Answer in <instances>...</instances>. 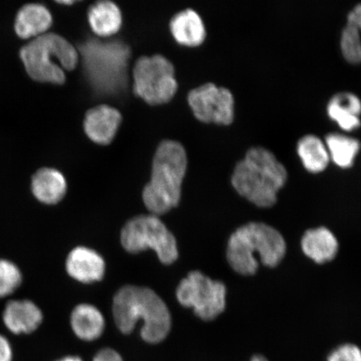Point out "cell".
Wrapping results in <instances>:
<instances>
[{"instance_id": "1", "label": "cell", "mask_w": 361, "mask_h": 361, "mask_svg": "<svg viewBox=\"0 0 361 361\" xmlns=\"http://www.w3.org/2000/svg\"><path fill=\"white\" fill-rule=\"evenodd\" d=\"M112 311L116 326L124 335L132 333L142 320L141 336L148 344H159L171 331L168 306L151 288L133 286L120 288L113 300Z\"/></svg>"}, {"instance_id": "2", "label": "cell", "mask_w": 361, "mask_h": 361, "mask_svg": "<svg viewBox=\"0 0 361 361\" xmlns=\"http://www.w3.org/2000/svg\"><path fill=\"white\" fill-rule=\"evenodd\" d=\"M286 243L278 230L263 223L242 226L229 238L228 264L239 274H256L259 263L274 268L286 254Z\"/></svg>"}, {"instance_id": "3", "label": "cell", "mask_w": 361, "mask_h": 361, "mask_svg": "<svg viewBox=\"0 0 361 361\" xmlns=\"http://www.w3.org/2000/svg\"><path fill=\"white\" fill-rule=\"evenodd\" d=\"M288 173L272 152L263 147L251 148L238 162L232 176L235 190L259 207H270L286 183Z\"/></svg>"}, {"instance_id": "4", "label": "cell", "mask_w": 361, "mask_h": 361, "mask_svg": "<svg viewBox=\"0 0 361 361\" xmlns=\"http://www.w3.org/2000/svg\"><path fill=\"white\" fill-rule=\"evenodd\" d=\"M187 166L186 152L180 143L160 144L153 159L150 183L142 192L144 204L153 215L164 214L178 205Z\"/></svg>"}, {"instance_id": "5", "label": "cell", "mask_w": 361, "mask_h": 361, "mask_svg": "<svg viewBox=\"0 0 361 361\" xmlns=\"http://www.w3.org/2000/svg\"><path fill=\"white\" fill-rule=\"evenodd\" d=\"M27 74L38 82L65 83V71L74 70L79 52L62 36L48 33L35 38L20 51Z\"/></svg>"}, {"instance_id": "6", "label": "cell", "mask_w": 361, "mask_h": 361, "mask_svg": "<svg viewBox=\"0 0 361 361\" xmlns=\"http://www.w3.org/2000/svg\"><path fill=\"white\" fill-rule=\"evenodd\" d=\"M79 49L85 75L97 92L113 94L125 87L130 56L128 45L120 40L89 39Z\"/></svg>"}, {"instance_id": "7", "label": "cell", "mask_w": 361, "mask_h": 361, "mask_svg": "<svg viewBox=\"0 0 361 361\" xmlns=\"http://www.w3.org/2000/svg\"><path fill=\"white\" fill-rule=\"evenodd\" d=\"M121 242L132 254L151 248L162 264H173L178 258L177 241L156 215H140L128 221L121 233Z\"/></svg>"}, {"instance_id": "8", "label": "cell", "mask_w": 361, "mask_h": 361, "mask_svg": "<svg viewBox=\"0 0 361 361\" xmlns=\"http://www.w3.org/2000/svg\"><path fill=\"white\" fill-rule=\"evenodd\" d=\"M135 93L150 105L168 103L178 90L173 64L164 56H143L133 71Z\"/></svg>"}, {"instance_id": "9", "label": "cell", "mask_w": 361, "mask_h": 361, "mask_svg": "<svg viewBox=\"0 0 361 361\" xmlns=\"http://www.w3.org/2000/svg\"><path fill=\"white\" fill-rule=\"evenodd\" d=\"M226 295L224 283L213 281L198 271L189 273L177 288L179 303L192 308L197 317L205 322H210L224 312Z\"/></svg>"}, {"instance_id": "10", "label": "cell", "mask_w": 361, "mask_h": 361, "mask_svg": "<svg viewBox=\"0 0 361 361\" xmlns=\"http://www.w3.org/2000/svg\"><path fill=\"white\" fill-rule=\"evenodd\" d=\"M188 103L194 116L202 123L227 126L234 118V99L231 92L209 83L192 90Z\"/></svg>"}, {"instance_id": "11", "label": "cell", "mask_w": 361, "mask_h": 361, "mask_svg": "<svg viewBox=\"0 0 361 361\" xmlns=\"http://www.w3.org/2000/svg\"><path fill=\"white\" fill-rule=\"evenodd\" d=\"M4 326L15 335H29L43 322L42 311L33 301L16 300L8 302L3 311Z\"/></svg>"}, {"instance_id": "12", "label": "cell", "mask_w": 361, "mask_h": 361, "mask_svg": "<svg viewBox=\"0 0 361 361\" xmlns=\"http://www.w3.org/2000/svg\"><path fill=\"white\" fill-rule=\"evenodd\" d=\"M121 123V113L109 106L92 108L85 114V132L94 142L107 145L112 142Z\"/></svg>"}, {"instance_id": "13", "label": "cell", "mask_w": 361, "mask_h": 361, "mask_svg": "<svg viewBox=\"0 0 361 361\" xmlns=\"http://www.w3.org/2000/svg\"><path fill=\"white\" fill-rule=\"evenodd\" d=\"M66 268L68 274L75 281L90 283L102 281L105 274L106 264L96 251L78 247L68 255Z\"/></svg>"}, {"instance_id": "14", "label": "cell", "mask_w": 361, "mask_h": 361, "mask_svg": "<svg viewBox=\"0 0 361 361\" xmlns=\"http://www.w3.org/2000/svg\"><path fill=\"white\" fill-rule=\"evenodd\" d=\"M52 23L51 13L47 7L39 4H29L23 6L18 12L15 30L21 39H35L47 34Z\"/></svg>"}, {"instance_id": "15", "label": "cell", "mask_w": 361, "mask_h": 361, "mask_svg": "<svg viewBox=\"0 0 361 361\" xmlns=\"http://www.w3.org/2000/svg\"><path fill=\"white\" fill-rule=\"evenodd\" d=\"M31 191L39 202L47 205H55L66 196V180L60 171L40 169L31 180Z\"/></svg>"}, {"instance_id": "16", "label": "cell", "mask_w": 361, "mask_h": 361, "mask_svg": "<svg viewBox=\"0 0 361 361\" xmlns=\"http://www.w3.org/2000/svg\"><path fill=\"white\" fill-rule=\"evenodd\" d=\"M301 247L307 257L322 264L336 258L338 243L331 230L320 227L310 229L304 234Z\"/></svg>"}, {"instance_id": "17", "label": "cell", "mask_w": 361, "mask_h": 361, "mask_svg": "<svg viewBox=\"0 0 361 361\" xmlns=\"http://www.w3.org/2000/svg\"><path fill=\"white\" fill-rule=\"evenodd\" d=\"M170 30L176 42L184 47H200L206 38L204 24L192 10L177 13L170 23Z\"/></svg>"}, {"instance_id": "18", "label": "cell", "mask_w": 361, "mask_h": 361, "mask_svg": "<svg viewBox=\"0 0 361 361\" xmlns=\"http://www.w3.org/2000/svg\"><path fill=\"white\" fill-rule=\"evenodd\" d=\"M72 331L80 340L94 341L102 336L105 319L97 307L88 304L79 305L71 315Z\"/></svg>"}, {"instance_id": "19", "label": "cell", "mask_w": 361, "mask_h": 361, "mask_svg": "<svg viewBox=\"0 0 361 361\" xmlns=\"http://www.w3.org/2000/svg\"><path fill=\"white\" fill-rule=\"evenodd\" d=\"M327 112L329 118L346 132L357 129L361 125V101L354 94L343 92L334 96L328 104Z\"/></svg>"}, {"instance_id": "20", "label": "cell", "mask_w": 361, "mask_h": 361, "mask_svg": "<svg viewBox=\"0 0 361 361\" xmlns=\"http://www.w3.org/2000/svg\"><path fill=\"white\" fill-rule=\"evenodd\" d=\"M88 20L94 32L102 37L118 32L123 23L120 8L111 1H100L90 6Z\"/></svg>"}, {"instance_id": "21", "label": "cell", "mask_w": 361, "mask_h": 361, "mask_svg": "<svg viewBox=\"0 0 361 361\" xmlns=\"http://www.w3.org/2000/svg\"><path fill=\"white\" fill-rule=\"evenodd\" d=\"M297 151L305 169L310 173H322L327 168L331 159L326 144L314 135L301 138Z\"/></svg>"}, {"instance_id": "22", "label": "cell", "mask_w": 361, "mask_h": 361, "mask_svg": "<svg viewBox=\"0 0 361 361\" xmlns=\"http://www.w3.org/2000/svg\"><path fill=\"white\" fill-rule=\"evenodd\" d=\"M326 145L329 158L341 169L353 165L360 148L358 140L338 133L327 135Z\"/></svg>"}, {"instance_id": "23", "label": "cell", "mask_w": 361, "mask_h": 361, "mask_svg": "<svg viewBox=\"0 0 361 361\" xmlns=\"http://www.w3.org/2000/svg\"><path fill=\"white\" fill-rule=\"evenodd\" d=\"M341 47L343 56L351 64L361 62V39L357 26L354 22L347 20L342 31Z\"/></svg>"}, {"instance_id": "24", "label": "cell", "mask_w": 361, "mask_h": 361, "mask_svg": "<svg viewBox=\"0 0 361 361\" xmlns=\"http://www.w3.org/2000/svg\"><path fill=\"white\" fill-rule=\"evenodd\" d=\"M22 273L13 262L0 259V299L11 295L21 286Z\"/></svg>"}, {"instance_id": "25", "label": "cell", "mask_w": 361, "mask_h": 361, "mask_svg": "<svg viewBox=\"0 0 361 361\" xmlns=\"http://www.w3.org/2000/svg\"><path fill=\"white\" fill-rule=\"evenodd\" d=\"M327 361H361V350L354 344L341 345L329 353Z\"/></svg>"}, {"instance_id": "26", "label": "cell", "mask_w": 361, "mask_h": 361, "mask_svg": "<svg viewBox=\"0 0 361 361\" xmlns=\"http://www.w3.org/2000/svg\"><path fill=\"white\" fill-rule=\"evenodd\" d=\"M93 361H124L121 355L115 350L111 348H104L99 350Z\"/></svg>"}, {"instance_id": "27", "label": "cell", "mask_w": 361, "mask_h": 361, "mask_svg": "<svg viewBox=\"0 0 361 361\" xmlns=\"http://www.w3.org/2000/svg\"><path fill=\"white\" fill-rule=\"evenodd\" d=\"M13 350L10 341L0 334V361H12Z\"/></svg>"}, {"instance_id": "28", "label": "cell", "mask_w": 361, "mask_h": 361, "mask_svg": "<svg viewBox=\"0 0 361 361\" xmlns=\"http://www.w3.org/2000/svg\"><path fill=\"white\" fill-rule=\"evenodd\" d=\"M347 20L354 22L355 25L357 26L361 39V4L355 6L353 10L349 13Z\"/></svg>"}, {"instance_id": "29", "label": "cell", "mask_w": 361, "mask_h": 361, "mask_svg": "<svg viewBox=\"0 0 361 361\" xmlns=\"http://www.w3.org/2000/svg\"><path fill=\"white\" fill-rule=\"evenodd\" d=\"M56 361H83V360L78 355H68Z\"/></svg>"}, {"instance_id": "30", "label": "cell", "mask_w": 361, "mask_h": 361, "mask_svg": "<svg viewBox=\"0 0 361 361\" xmlns=\"http://www.w3.org/2000/svg\"><path fill=\"white\" fill-rule=\"evenodd\" d=\"M58 3L61 4H74L75 2H73V1H59Z\"/></svg>"}]
</instances>
